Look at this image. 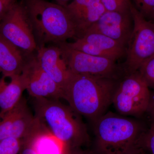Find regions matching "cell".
Here are the masks:
<instances>
[{"label": "cell", "instance_id": "obj_20", "mask_svg": "<svg viewBox=\"0 0 154 154\" xmlns=\"http://www.w3.org/2000/svg\"><path fill=\"white\" fill-rule=\"evenodd\" d=\"M107 11L125 12L131 11V0H101Z\"/></svg>", "mask_w": 154, "mask_h": 154}, {"label": "cell", "instance_id": "obj_18", "mask_svg": "<svg viewBox=\"0 0 154 154\" xmlns=\"http://www.w3.org/2000/svg\"><path fill=\"white\" fill-rule=\"evenodd\" d=\"M22 140L8 137L0 141V154H19Z\"/></svg>", "mask_w": 154, "mask_h": 154}, {"label": "cell", "instance_id": "obj_11", "mask_svg": "<svg viewBox=\"0 0 154 154\" xmlns=\"http://www.w3.org/2000/svg\"><path fill=\"white\" fill-rule=\"evenodd\" d=\"M0 118V141L8 137L25 139L32 132L37 120L22 97L13 109Z\"/></svg>", "mask_w": 154, "mask_h": 154}, {"label": "cell", "instance_id": "obj_13", "mask_svg": "<svg viewBox=\"0 0 154 154\" xmlns=\"http://www.w3.org/2000/svg\"><path fill=\"white\" fill-rule=\"evenodd\" d=\"M65 8L75 26L76 39L82 37L107 11L101 0H73Z\"/></svg>", "mask_w": 154, "mask_h": 154}, {"label": "cell", "instance_id": "obj_15", "mask_svg": "<svg viewBox=\"0 0 154 154\" xmlns=\"http://www.w3.org/2000/svg\"><path fill=\"white\" fill-rule=\"evenodd\" d=\"M37 119L32 132L24 140L28 141L36 154H65L68 148L66 145Z\"/></svg>", "mask_w": 154, "mask_h": 154}, {"label": "cell", "instance_id": "obj_3", "mask_svg": "<svg viewBox=\"0 0 154 154\" xmlns=\"http://www.w3.org/2000/svg\"><path fill=\"white\" fill-rule=\"evenodd\" d=\"M37 48L77 38L75 26L65 7L47 0H22Z\"/></svg>", "mask_w": 154, "mask_h": 154}, {"label": "cell", "instance_id": "obj_19", "mask_svg": "<svg viewBox=\"0 0 154 154\" xmlns=\"http://www.w3.org/2000/svg\"><path fill=\"white\" fill-rule=\"evenodd\" d=\"M135 8L146 19L154 22V0H133Z\"/></svg>", "mask_w": 154, "mask_h": 154}, {"label": "cell", "instance_id": "obj_1", "mask_svg": "<svg viewBox=\"0 0 154 154\" xmlns=\"http://www.w3.org/2000/svg\"><path fill=\"white\" fill-rule=\"evenodd\" d=\"M117 79L71 72L63 88V99L75 113L95 122L112 103Z\"/></svg>", "mask_w": 154, "mask_h": 154}, {"label": "cell", "instance_id": "obj_8", "mask_svg": "<svg viewBox=\"0 0 154 154\" xmlns=\"http://www.w3.org/2000/svg\"><path fill=\"white\" fill-rule=\"evenodd\" d=\"M66 42L56 45L60 48L63 57L73 73L117 79L119 73L123 72L116 61L73 49Z\"/></svg>", "mask_w": 154, "mask_h": 154}, {"label": "cell", "instance_id": "obj_7", "mask_svg": "<svg viewBox=\"0 0 154 154\" xmlns=\"http://www.w3.org/2000/svg\"><path fill=\"white\" fill-rule=\"evenodd\" d=\"M0 34L25 54L34 53L37 45L22 0L0 21Z\"/></svg>", "mask_w": 154, "mask_h": 154}, {"label": "cell", "instance_id": "obj_27", "mask_svg": "<svg viewBox=\"0 0 154 154\" xmlns=\"http://www.w3.org/2000/svg\"><path fill=\"white\" fill-rule=\"evenodd\" d=\"M54 1L56 2L57 3L59 4V5L65 7V6H66L68 4L67 3L69 0H54Z\"/></svg>", "mask_w": 154, "mask_h": 154}, {"label": "cell", "instance_id": "obj_22", "mask_svg": "<svg viewBox=\"0 0 154 154\" xmlns=\"http://www.w3.org/2000/svg\"><path fill=\"white\" fill-rule=\"evenodd\" d=\"M143 150L147 149L154 154V119L149 129L146 131L142 141Z\"/></svg>", "mask_w": 154, "mask_h": 154}, {"label": "cell", "instance_id": "obj_12", "mask_svg": "<svg viewBox=\"0 0 154 154\" xmlns=\"http://www.w3.org/2000/svg\"><path fill=\"white\" fill-rule=\"evenodd\" d=\"M66 43L73 49L116 61L126 55V48L101 33H86L74 42Z\"/></svg>", "mask_w": 154, "mask_h": 154}, {"label": "cell", "instance_id": "obj_25", "mask_svg": "<svg viewBox=\"0 0 154 154\" xmlns=\"http://www.w3.org/2000/svg\"><path fill=\"white\" fill-rule=\"evenodd\" d=\"M147 112L150 113L152 118L154 119V92H151Z\"/></svg>", "mask_w": 154, "mask_h": 154}, {"label": "cell", "instance_id": "obj_28", "mask_svg": "<svg viewBox=\"0 0 154 154\" xmlns=\"http://www.w3.org/2000/svg\"><path fill=\"white\" fill-rule=\"evenodd\" d=\"M141 154H145L144 153V152H142Z\"/></svg>", "mask_w": 154, "mask_h": 154}, {"label": "cell", "instance_id": "obj_21", "mask_svg": "<svg viewBox=\"0 0 154 154\" xmlns=\"http://www.w3.org/2000/svg\"><path fill=\"white\" fill-rule=\"evenodd\" d=\"M138 71L145 80L149 88H154V56L145 62Z\"/></svg>", "mask_w": 154, "mask_h": 154}, {"label": "cell", "instance_id": "obj_4", "mask_svg": "<svg viewBox=\"0 0 154 154\" xmlns=\"http://www.w3.org/2000/svg\"><path fill=\"white\" fill-rule=\"evenodd\" d=\"M33 99L35 116L68 147L81 148L89 142L85 125L69 106L58 99Z\"/></svg>", "mask_w": 154, "mask_h": 154}, {"label": "cell", "instance_id": "obj_2", "mask_svg": "<svg viewBox=\"0 0 154 154\" xmlns=\"http://www.w3.org/2000/svg\"><path fill=\"white\" fill-rule=\"evenodd\" d=\"M98 154H140L146 131L140 122L109 112L94 122Z\"/></svg>", "mask_w": 154, "mask_h": 154}, {"label": "cell", "instance_id": "obj_24", "mask_svg": "<svg viewBox=\"0 0 154 154\" xmlns=\"http://www.w3.org/2000/svg\"><path fill=\"white\" fill-rule=\"evenodd\" d=\"M19 154H36L28 141L22 140V145Z\"/></svg>", "mask_w": 154, "mask_h": 154}, {"label": "cell", "instance_id": "obj_16", "mask_svg": "<svg viewBox=\"0 0 154 154\" xmlns=\"http://www.w3.org/2000/svg\"><path fill=\"white\" fill-rule=\"evenodd\" d=\"M25 53L0 34V70L4 78L11 79L22 73Z\"/></svg>", "mask_w": 154, "mask_h": 154}, {"label": "cell", "instance_id": "obj_14", "mask_svg": "<svg viewBox=\"0 0 154 154\" xmlns=\"http://www.w3.org/2000/svg\"><path fill=\"white\" fill-rule=\"evenodd\" d=\"M36 56L42 68L63 90L71 72L57 45L37 48Z\"/></svg>", "mask_w": 154, "mask_h": 154}, {"label": "cell", "instance_id": "obj_29", "mask_svg": "<svg viewBox=\"0 0 154 154\" xmlns=\"http://www.w3.org/2000/svg\"><path fill=\"white\" fill-rule=\"evenodd\" d=\"M143 152H144V151H143ZM141 153H142V152H141ZM141 153H140V154H141Z\"/></svg>", "mask_w": 154, "mask_h": 154}, {"label": "cell", "instance_id": "obj_9", "mask_svg": "<svg viewBox=\"0 0 154 154\" xmlns=\"http://www.w3.org/2000/svg\"><path fill=\"white\" fill-rule=\"evenodd\" d=\"M22 77L25 90L33 98L63 99V90L42 68L36 55L25 53Z\"/></svg>", "mask_w": 154, "mask_h": 154}, {"label": "cell", "instance_id": "obj_30", "mask_svg": "<svg viewBox=\"0 0 154 154\" xmlns=\"http://www.w3.org/2000/svg\"><path fill=\"white\" fill-rule=\"evenodd\" d=\"M0 72H1V70H0Z\"/></svg>", "mask_w": 154, "mask_h": 154}, {"label": "cell", "instance_id": "obj_6", "mask_svg": "<svg viewBox=\"0 0 154 154\" xmlns=\"http://www.w3.org/2000/svg\"><path fill=\"white\" fill-rule=\"evenodd\" d=\"M151 91L140 72L126 75L119 83L112 103L120 115L138 116L147 112Z\"/></svg>", "mask_w": 154, "mask_h": 154}, {"label": "cell", "instance_id": "obj_26", "mask_svg": "<svg viewBox=\"0 0 154 154\" xmlns=\"http://www.w3.org/2000/svg\"><path fill=\"white\" fill-rule=\"evenodd\" d=\"M65 154H92L90 152L83 151L81 148H71L68 147Z\"/></svg>", "mask_w": 154, "mask_h": 154}, {"label": "cell", "instance_id": "obj_23", "mask_svg": "<svg viewBox=\"0 0 154 154\" xmlns=\"http://www.w3.org/2000/svg\"><path fill=\"white\" fill-rule=\"evenodd\" d=\"M18 2V0H0V21Z\"/></svg>", "mask_w": 154, "mask_h": 154}, {"label": "cell", "instance_id": "obj_5", "mask_svg": "<svg viewBox=\"0 0 154 154\" xmlns=\"http://www.w3.org/2000/svg\"><path fill=\"white\" fill-rule=\"evenodd\" d=\"M131 11L134 28L122 67L126 75L138 71L145 62L154 56V22L146 19L132 2Z\"/></svg>", "mask_w": 154, "mask_h": 154}, {"label": "cell", "instance_id": "obj_10", "mask_svg": "<svg viewBox=\"0 0 154 154\" xmlns=\"http://www.w3.org/2000/svg\"><path fill=\"white\" fill-rule=\"evenodd\" d=\"M133 28V19L131 11L125 12L106 11L85 33H101L115 40L126 48Z\"/></svg>", "mask_w": 154, "mask_h": 154}, {"label": "cell", "instance_id": "obj_17", "mask_svg": "<svg viewBox=\"0 0 154 154\" xmlns=\"http://www.w3.org/2000/svg\"><path fill=\"white\" fill-rule=\"evenodd\" d=\"M0 80V117L11 110L22 98L25 87L21 75L11 78L10 83Z\"/></svg>", "mask_w": 154, "mask_h": 154}]
</instances>
